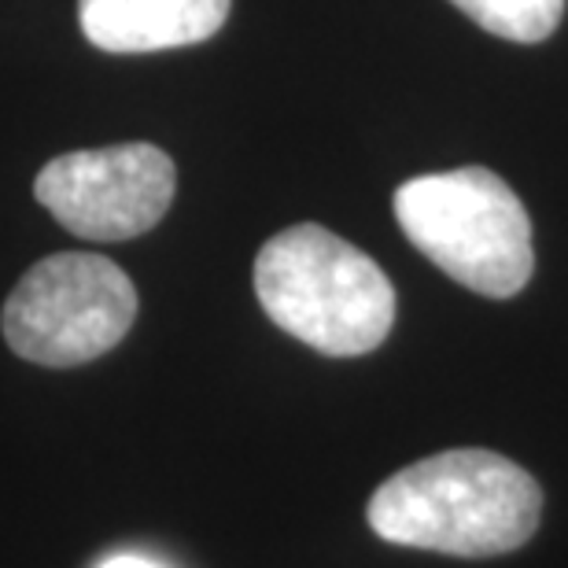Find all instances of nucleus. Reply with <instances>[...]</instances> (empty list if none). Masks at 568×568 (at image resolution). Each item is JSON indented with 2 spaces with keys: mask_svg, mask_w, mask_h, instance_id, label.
Masks as SVG:
<instances>
[{
  "mask_svg": "<svg viewBox=\"0 0 568 568\" xmlns=\"http://www.w3.org/2000/svg\"><path fill=\"white\" fill-rule=\"evenodd\" d=\"M542 491L536 476L495 450L432 454L388 476L366 520L384 542L450 558H498L536 536Z\"/></svg>",
  "mask_w": 568,
  "mask_h": 568,
  "instance_id": "f257e3e1",
  "label": "nucleus"
},
{
  "mask_svg": "<svg viewBox=\"0 0 568 568\" xmlns=\"http://www.w3.org/2000/svg\"><path fill=\"white\" fill-rule=\"evenodd\" d=\"M255 295L277 328L333 358L377 351L395 322L388 274L344 236L311 222L263 244Z\"/></svg>",
  "mask_w": 568,
  "mask_h": 568,
  "instance_id": "f03ea898",
  "label": "nucleus"
},
{
  "mask_svg": "<svg viewBox=\"0 0 568 568\" xmlns=\"http://www.w3.org/2000/svg\"><path fill=\"white\" fill-rule=\"evenodd\" d=\"M395 219L443 274L487 300H509L536 270L525 203L484 166L425 174L399 185Z\"/></svg>",
  "mask_w": 568,
  "mask_h": 568,
  "instance_id": "7ed1b4c3",
  "label": "nucleus"
},
{
  "mask_svg": "<svg viewBox=\"0 0 568 568\" xmlns=\"http://www.w3.org/2000/svg\"><path fill=\"white\" fill-rule=\"evenodd\" d=\"M138 288L104 255L63 252L30 266L4 303V339L19 358L49 369L85 366L126 339Z\"/></svg>",
  "mask_w": 568,
  "mask_h": 568,
  "instance_id": "20e7f679",
  "label": "nucleus"
},
{
  "mask_svg": "<svg viewBox=\"0 0 568 568\" xmlns=\"http://www.w3.org/2000/svg\"><path fill=\"white\" fill-rule=\"evenodd\" d=\"M178 170L163 148L133 141L55 155L41 166L33 196L82 241H133L163 222Z\"/></svg>",
  "mask_w": 568,
  "mask_h": 568,
  "instance_id": "39448f33",
  "label": "nucleus"
},
{
  "mask_svg": "<svg viewBox=\"0 0 568 568\" xmlns=\"http://www.w3.org/2000/svg\"><path fill=\"white\" fill-rule=\"evenodd\" d=\"M233 0H78V19L100 52H163L222 30Z\"/></svg>",
  "mask_w": 568,
  "mask_h": 568,
  "instance_id": "423d86ee",
  "label": "nucleus"
},
{
  "mask_svg": "<svg viewBox=\"0 0 568 568\" xmlns=\"http://www.w3.org/2000/svg\"><path fill=\"white\" fill-rule=\"evenodd\" d=\"M450 4H458L476 27L520 44L550 38L565 11V0H450Z\"/></svg>",
  "mask_w": 568,
  "mask_h": 568,
  "instance_id": "0eeeda50",
  "label": "nucleus"
},
{
  "mask_svg": "<svg viewBox=\"0 0 568 568\" xmlns=\"http://www.w3.org/2000/svg\"><path fill=\"white\" fill-rule=\"evenodd\" d=\"M100 568H159V565L148 558H133V554H119V558H108Z\"/></svg>",
  "mask_w": 568,
  "mask_h": 568,
  "instance_id": "6e6552de",
  "label": "nucleus"
}]
</instances>
